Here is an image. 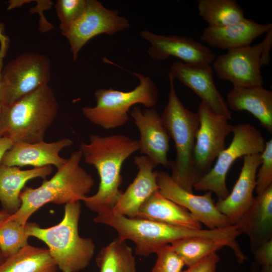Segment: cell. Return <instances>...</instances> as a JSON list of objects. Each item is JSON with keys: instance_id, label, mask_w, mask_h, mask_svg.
Wrapping results in <instances>:
<instances>
[{"instance_id": "13", "label": "cell", "mask_w": 272, "mask_h": 272, "mask_svg": "<svg viewBox=\"0 0 272 272\" xmlns=\"http://www.w3.org/2000/svg\"><path fill=\"white\" fill-rule=\"evenodd\" d=\"M157 181L159 191L163 196L186 209L209 229L233 225L216 208L212 192L195 195L181 187L169 174L163 171L158 172Z\"/></svg>"}, {"instance_id": "4", "label": "cell", "mask_w": 272, "mask_h": 272, "mask_svg": "<svg viewBox=\"0 0 272 272\" xmlns=\"http://www.w3.org/2000/svg\"><path fill=\"white\" fill-rule=\"evenodd\" d=\"M81 210L80 201L64 206L61 222L49 228L35 223L26 224L28 235L44 242L58 268L62 272H79L87 267L94 254L95 245L90 238L79 235Z\"/></svg>"}, {"instance_id": "36", "label": "cell", "mask_w": 272, "mask_h": 272, "mask_svg": "<svg viewBox=\"0 0 272 272\" xmlns=\"http://www.w3.org/2000/svg\"><path fill=\"white\" fill-rule=\"evenodd\" d=\"M13 145V142L6 137H0V163L5 154Z\"/></svg>"}, {"instance_id": "20", "label": "cell", "mask_w": 272, "mask_h": 272, "mask_svg": "<svg viewBox=\"0 0 272 272\" xmlns=\"http://www.w3.org/2000/svg\"><path fill=\"white\" fill-rule=\"evenodd\" d=\"M271 29V23L261 24L245 18L224 27L208 26L203 30L200 40L212 47L229 51L249 46L255 39Z\"/></svg>"}, {"instance_id": "28", "label": "cell", "mask_w": 272, "mask_h": 272, "mask_svg": "<svg viewBox=\"0 0 272 272\" xmlns=\"http://www.w3.org/2000/svg\"><path fill=\"white\" fill-rule=\"evenodd\" d=\"M171 249L183 261L187 267L196 263L202 258L224 246L230 248L226 240L192 237L180 239L170 244Z\"/></svg>"}, {"instance_id": "31", "label": "cell", "mask_w": 272, "mask_h": 272, "mask_svg": "<svg viewBox=\"0 0 272 272\" xmlns=\"http://www.w3.org/2000/svg\"><path fill=\"white\" fill-rule=\"evenodd\" d=\"M261 163L256 178L255 191L262 193L272 185V139L265 142V148L260 154Z\"/></svg>"}, {"instance_id": "23", "label": "cell", "mask_w": 272, "mask_h": 272, "mask_svg": "<svg viewBox=\"0 0 272 272\" xmlns=\"http://www.w3.org/2000/svg\"><path fill=\"white\" fill-rule=\"evenodd\" d=\"M52 171V166L21 170L0 163V202L3 209L10 215L16 213L21 207L20 195L26 183L36 178L45 179Z\"/></svg>"}, {"instance_id": "14", "label": "cell", "mask_w": 272, "mask_h": 272, "mask_svg": "<svg viewBox=\"0 0 272 272\" xmlns=\"http://www.w3.org/2000/svg\"><path fill=\"white\" fill-rule=\"evenodd\" d=\"M140 35L150 43L148 53L155 60L174 56L189 64L211 65L215 59L208 47L191 38L156 34L146 30L142 31Z\"/></svg>"}, {"instance_id": "39", "label": "cell", "mask_w": 272, "mask_h": 272, "mask_svg": "<svg viewBox=\"0 0 272 272\" xmlns=\"http://www.w3.org/2000/svg\"><path fill=\"white\" fill-rule=\"evenodd\" d=\"M259 272H272V266L262 267Z\"/></svg>"}, {"instance_id": "38", "label": "cell", "mask_w": 272, "mask_h": 272, "mask_svg": "<svg viewBox=\"0 0 272 272\" xmlns=\"http://www.w3.org/2000/svg\"><path fill=\"white\" fill-rule=\"evenodd\" d=\"M10 215V214L9 213L4 209L0 211V222Z\"/></svg>"}, {"instance_id": "24", "label": "cell", "mask_w": 272, "mask_h": 272, "mask_svg": "<svg viewBox=\"0 0 272 272\" xmlns=\"http://www.w3.org/2000/svg\"><path fill=\"white\" fill-rule=\"evenodd\" d=\"M137 217L189 229H201L200 223L186 209L163 196L159 190L139 209Z\"/></svg>"}, {"instance_id": "37", "label": "cell", "mask_w": 272, "mask_h": 272, "mask_svg": "<svg viewBox=\"0 0 272 272\" xmlns=\"http://www.w3.org/2000/svg\"><path fill=\"white\" fill-rule=\"evenodd\" d=\"M1 42V49H0V61L1 58L5 56L7 49L8 42L7 40L5 38L0 39Z\"/></svg>"}, {"instance_id": "26", "label": "cell", "mask_w": 272, "mask_h": 272, "mask_svg": "<svg viewBox=\"0 0 272 272\" xmlns=\"http://www.w3.org/2000/svg\"><path fill=\"white\" fill-rule=\"evenodd\" d=\"M96 262L99 272H137L132 249L118 237L101 249Z\"/></svg>"}, {"instance_id": "32", "label": "cell", "mask_w": 272, "mask_h": 272, "mask_svg": "<svg viewBox=\"0 0 272 272\" xmlns=\"http://www.w3.org/2000/svg\"><path fill=\"white\" fill-rule=\"evenodd\" d=\"M155 253L157 259L151 272H181L184 263L170 244L161 247Z\"/></svg>"}, {"instance_id": "2", "label": "cell", "mask_w": 272, "mask_h": 272, "mask_svg": "<svg viewBox=\"0 0 272 272\" xmlns=\"http://www.w3.org/2000/svg\"><path fill=\"white\" fill-rule=\"evenodd\" d=\"M82 157L81 151H74L50 179L37 188H24L20 208L7 218L25 225L32 215L46 203L60 205L82 200L94 184L92 176L80 165Z\"/></svg>"}, {"instance_id": "41", "label": "cell", "mask_w": 272, "mask_h": 272, "mask_svg": "<svg viewBox=\"0 0 272 272\" xmlns=\"http://www.w3.org/2000/svg\"><path fill=\"white\" fill-rule=\"evenodd\" d=\"M4 57V56H3L2 58H1V61H0V77H1V71H2V70L3 67V58ZM1 105L0 104V112H1Z\"/></svg>"}, {"instance_id": "7", "label": "cell", "mask_w": 272, "mask_h": 272, "mask_svg": "<svg viewBox=\"0 0 272 272\" xmlns=\"http://www.w3.org/2000/svg\"><path fill=\"white\" fill-rule=\"evenodd\" d=\"M139 80V84L131 91L123 92L99 89L94 92L96 105L84 107V115L91 122L105 129L121 127L129 120V108L142 104L147 108H153L158 100V90L155 83L147 76L132 73Z\"/></svg>"}, {"instance_id": "16", "label": "cell", "mask_w": 272, "mask_h": 272, "mask_svg": "<svg viewBox=\"0 0 272 272\" xmlns=\"http://www.w3.org/2000/svg\"><path fill=\"white\" fill-rule=\"evenodd\" d=\"M130 116L139 129L140 152L157 166L169 168L167 158L170 137L163 124L161 116L153 108L141 110L133 107Z\"/></svg>"}, {"instance_id": "8", "label": "cell", "mask_w": 272, "mask_h": 272, "mask_svg": "<svg viewBox=\"0 0 272 272\" xmlns=\"http://www.w3.org/2000/svg\"><path fill=\"white\" fill-rule=\"evenodd\" d=\"M230 145L219 155L213 168L193 185L196 190L214 192L218 200L226 198L229 191L226 185L227 173L238 158L248 155L261 154L265 142L261 132L249 123L233 125Z\"/></svg>"}, {"instance_id": "6", "label": "cell", "mask_w": 272, "mask_h": 272, "mask_svg": "<svg viewBox=\"0 0 272 272\" xmlns=\"http://www.w3.org/2000/svg\"><path fill=\"white\" fill-rule=\"evenodd\" d=\"M94 221L112 227L120 239L133 241L135 254L142 256L155 253L161 247L180 239L192 237L219 239L221 236L218 229L179 227L141 218L114 215L110 211L97 214Z\"/></svg>"}, {"instance_id": "19", "label": "cell", "mask_w": 272, "mask_h": 272, "mask_svg": "<svg viewBox=\"0 0 272 272\" xmlns=\"http://www.w3.org/2000/svg\"><path fill=\"white\" fill-rule=\"evenodd\" d=\"M134 162L139 169L132 182L123 192L110 211L114 215L137 217L139 209L155 192L159 190L156 166L146 156H136Z\"/></svg>"}, {"instance_id": "18", "label": "cell", "mask_w": 272, "mask_h": 272, "mask_svg": "<svg viewBox=\"0 0 272 272\" xmlns=\"http://www.w3.org/2000/svg\"><path fill=\"white\" fill-rule=\"evenodd\" d=\"M260 163V154L243 157L241 172L231 192L226 198L215 203L217 209L231 225L238 222L254 200L256 172Z\"/></svg>"}, {"instance_id": "17", "label": "cell", "mask_w": 272, "mask_h": 272, "mask_svg": "<svg viewBox=\"0 0 272 272\" xmlns=\"http://www.w3.org/2000/svg\"><path fill=\"white\" fill-rule=\"evenodd\" d=\"M73 144L72 140L66 138L51 143L44 141L35 143L17 142L6 152L0 163L20 168L54 166L58 169L67 160L60 156V151Z\"/></svg>"}, {"instance_id": "35", "label": "cell", "mask_w": 272, "mask_h": 272, "mask_svg": "<svg viewBox=\"0 0 272 272\" xmlns=\"http://www.w3.org/2000/svg\"><path fill=\"white\" fill-rule=\"evenodd\" d=\"M262 49L260 57V66L269 64L270 51L272 46V29L266 33L264 39L261 42Z\"/></svg>"}, {"instance_id": "27", "label": "cell", "mask_w": 272, "mask_h": 272, "mask_svg": "<svg viewBox=\"0 0 272 272\" xmlns=\"http://www.w3.org/2000/svg\"><path fill=\"white\" fill-rule=\"evenodd\" d=\"M198 15L209 26L220 27L243 20L242 9L235 0H198Z\"/></svg>"}, {"instance_id": "1", "label": "cell", "mask_w": 272, "mask_h": 272, "mask_svg": "<svg viewBox=\"0 0 272 272\" xmlns=\"http://www.w3.org/2000/svg\"><path fill=\"white\" fill-rule=\"evenodd\" d=\"M139 149L138 140L120 134H91L89 143H80L85 162L96 168L100 178L97 192L82 200L89 209L99 214L113 209L123 192L120 189L122 166Z\"/></svg>"}, {"instance_id": "12", "label": "cell", "mask_w": 272, "mask_h": 272, "mask_svg": "<svg viewBox=\"0 0 272 272\" xmlns=\"http://www.w3.org/2000/svg\"><path fill=\"white\" fill-rule=\"evenodd\" d=\"M261 42L228 51L219 55L212 63L217 77L230 82L233 87H251L264 83L260 72Z\"/></svg>"}, {"instance_id": "15", "label": "cell", "mask_w": 272, "mask_h": 272, "mask_svg": "<svg viewBox=\"0 0 272 272\" xmlns=\"http://www.w3.org/2000/svg\"><path fill=\"white\" fill-rule=\"evenodd\" d=\"M213 72L210 64L192 65L178 60L171 66L168 76L173 80L177 78L194 92L215 113L230 120L231 112L215 84Z\"/></svg>"}, {"instance_id": "22", "label": "cell", "mask_w": 272, "mask_h": 272, "mask_svg": "<svg viewBox=\"0 0 272 272\" xmlns=\"http://www.w3.org/2000/svg\"><path fill=\"white\" fill-rule=\"evenodd\" d=\"M226 101L230 110L249 112L269 133L272 132L271 91L262 86L233 87L227 93Z\"/></svg>"}, {"instance_id": "30", "label": "cell", "mask_w": 272, "mask_h": 272, "mask_svg": "<svg viewBox=\"0 0 272 272\" xmlns=\"http://www.w3.org/2000/svg\"><path fill=\"white\" fill-rule=\"evenodd\" d=\"M87 0H57L55 5L62 35L84 11Z\"/></svg>"}, {"instance_id": "40", "label": "cell", "mask_w": 272, "mask_h": 272, "mask_svg": "<svg viewBox=\"0 0 272 272\" xmlns=\"http://www.w3.org/2000/svg\"><path fill=\"white\" fill-rule=\"evenodd\" d=\"M251 272H258L257 264L254 262L251 265Z\"/></svg>"}, {"instance_id": "29", "label": "cell", "mask_w": 272, "mask_h": 272, "mask_svg": "<svg viewBox=\"0 0 272 272\" xmlns=\"http://www.w3.org/2000/svg\"><path fill=\"white\" fill-rule=\"evenodd\" d=\"M26 224L7 217L0 222V264L28 245Z\"/></svg>"}, {"instance_id": "10", "label": "cell", "mask_w": 272, "mask_h": 272, "mask_svg": "<svg viewBox=\"0 0 272 272\" xmlns=\"http://www.w3.org/2000/svg\"><path fill=\"white\" fill-rule=\"evenodd\" d=\"M129 26L128 20L120 16L117 10L108 9L97 0H87L83 13L62 35L67 39L76 61L82 48L94 37L114 35Z\"/></svg>"}, {"instance_id": "34", "label": "cell", "mask_w": 272, "mask_h": 272, "mask_svg": "<svg viewBox=\"0 0 272 272\" xmlns=\"http://www.w3.org/2000/svg\"><path fill=\"white\" fill-rule=\"evenodd\" d=\"M255 262L262 267L272 266V239H270L252 251Z\"/></svg>"}, {"instance_id": "11", "label": "cell", "mask_w": 272, "mask_h": 272, "mask_svg": "<svg viewBox=\"0 0 272 272\" xmlns=\"http://www.w3.org/2000/svg\"><path fill=\"white\" fill-rule=\"evenodd\" d=\"M199 127L193 148L194 167L200 177L211 169L214 161L225 148L233 125L225 116L216 114L201 102L197 112Z\"/></svg>"}, {"instance_id": "5", "label": "cell", "mask_w": 272, "mask_h": 272, "mask_svg": "<svg viewBox=\"0 0 272 272\" xmlns=\"http://www.w3.org/2000/svg\"><path fill=\"white\" fill-rule=\"evenodd\" d=\"M169 79L168 102L161 116L176 149V158L170 162V176L181 187L193 192V185L200 178L194 167L193 158L199 118L197 113L183 105L175 92L174 80Z\"/></svg>"}, {"instance_id": "9", "label": "cell", "mask_w": 272, "mask_h": 272, "mask_svg": "<svg viewBox=\"0 0 272 272\" xmlns=\"http://www.w3.org/2000/svg\"><path fill=\"white\" fill-rule=\"evenodd\" d=\"M51 62L46 55L27 52L10 61L0 77V104L14 103L36 89L48 85Z\"/></svg>"}, {"instance_id": "25", "label": "cell", "mask_w": 272, "mask_h": 272, "mask_svg": "<svg viewBox=\"0 0 272 272\" xmlns=\"http://www.w3.org/2000/svg\"><path fill=\"white\" fill-rule=\"evenodd\" d=\"M48 249L28 245L0 264V272H57Z\"/></svg>"}, {"instance_id": "21", "label": "cell", "mask_w": 272, "mask_h": 272, "mask_svg": "<svg viewBox=\"0 0 272 272\" xmlns=\"http://www.w3.org/2000/svg\"><path fill=\"white\" fill-rule=\"evenodd\" d=\"M236 225L248 236L252 251L272 239V185L254 197Z\"/></svg>"}, {"instance_id": "33", "label": "cell", "mask_w": 272, "mask_h": 272, "mask_svg": "<svg viewBox=\"0 0 272 272\" xmlns=\"http://www.w3.org/2000/svg\"><path fill=\"white\" fill-rule=\"evenodd\" d=\"M220 260L217 252H213L181 272H216L217 264Z\"/></svg>"}, {"instance_id": "3", "label": "cell", "mask_w": 272, "mask_h": 272, "mask_svg": "<svg viewBox=\"0 0 272 272\" xmlns=\"http://www.w3.org/2000/svg\"><path fill=\"white\" fill-rule=\"evenodd\" d=\"M59 104L51 87L41 86L13 103L1 105L0 137L17 142L44 141L57 115Z\"/></svg>"}]
</instances>
